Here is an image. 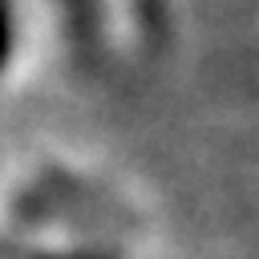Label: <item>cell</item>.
Here are the masks:
<instances>
[{
	"mask_svg": "<svg viewBox=\"0 0 259 259\" xmlns=\"http://www.w3.org/2000/svg\"><path fill=\"white\" fill-rule=\"evenodd\" d=\"M4 36H8V28H4V0H0V57H4Z\"/></svg>",
	"mask_w": 259,
	"mask_h": 259,
	"instance_id": "obj_1",
	"label": "cell"
}]
</instances>
